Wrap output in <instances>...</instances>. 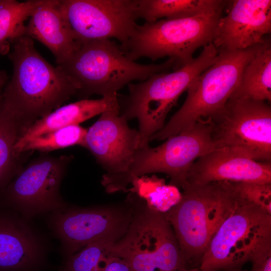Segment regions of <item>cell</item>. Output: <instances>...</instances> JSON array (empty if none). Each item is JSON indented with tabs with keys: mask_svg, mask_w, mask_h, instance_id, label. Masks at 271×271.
<instances>
[{
	"mask_svg": "<svg viewBox=\"0 0 271 271\" xmlns=\"http://www.w3.org/2000/svg\"><path fill=\"white\" fill-rule=\"evenodd\" d=\"M218 59V50L210 43L186 65L172 72L155 73L144 81L130 83L127 94L117 95L120 115L127 121H138L139 147L149 145L151 137L165 125L167 114L180 96Z\"/></svg>",
	"mask_w": 271,
	"mask_h": 271,
	"instance_id": "obj_3",
	"label": "cell"
},
{
	"mask_svg": "<svg viewBox=\"0 0 271 271\" xmlns=\"http://www.w3.org/2000/svg\"><path fill=\"white\" fill-rule=\"evenodd\" d=\"M8 80V76L6 72L0 70V102L2 99L4 88Z\"/></svg>",
	"mask_w": 271,
	"mask_h": 271,
	"instance_id": "obj_29",
	"label": "cell"
},
{
	"mask_svg": "<svg viewBox=\"0 0 271 271\" xmlns=\"http://www.w3.org/2000/svg\"><path fill=\"white\" fill-rule=\"evenodd\" d=\"M116 94L97 99H80L56 108L35 121L23 131L14 146L15 153L18 156L23 154L22 151L24 146L37 136L79 124L100 114L107 107L111 98Z\"/></svg>",
	"mask_w": 271,
	"mask_h": 271,
	"instance_id": "obj_19",
	"label": "cell"
},
{
	"mask_svg": "<svg viewBox=\"0 0 271 271\" xmlns=\"http://www.w3.org/2000/svg\"><path fill=\"white\" fill-rule=\"evenodd\" d=\"M210 117L198 119L188 129L171 136L162 145L139 147L127 171L101 184L108 193L126 190L136 178L153 173L170 178V185L186 189L188 171L199 157L216 149Z\"/></svg>",
	"mask_w": 271,
	"mask_h": 271,
	"instance_id": "obj_7",
	"label": "cell"
},
{
	"mask_svg": "<svg viewBox=\"0 0 271 271\" xmlns=\"http://www.w3.org/2000/svg\"><path fill=\"white\" fill-rule=\"evenodd\" d=\"M104 271H132L128 265L122 259L109 256Z\"/></svg>",
	"mask_w": 271,
	"mask_h": 271,
	"instance_id": "obj_28",
	"label": "cell"
},
{
	"mask_svg": "<svg viewBox=\"0 0 271 271\" xmlns=\"http://www.w3.org/2000/svg\"><path fill=\"white\" fill-rule=\"evenodd\" d=\"M257 46L244 50H218V60L191 82L182 106L150 141L166 140L188 129L200 118L212 119L220 114L239 85Z\"/></svg>",
	"mask_w": 271,
	"mask_h": 271,
	"instance_id": "obj_6",
	"label": "cell"
},
{
	"mask_svg": "<svg viewBox=\"0 0 271 271\" xmlns=\"http://www.w3.org/2000/svg\"><path fill=\"white\" fill-rule=\"evenodd\" d=\"M24 36L44 45L54 56L57 65L65 62L81 44L64 17L58 0H40Z\"/></svg>",
	"mask_w": 271,
	"mask_h": 271,
	"instance_id": "obj_18",
	"label": "cell"
},
{
	"mask_svg": "<svg viewBox=\"0 0 271 271\" xmlns=\"http://www.w3.org/2000/svg\"><path fill=\"white\" fill-rule=\"evenodd\" d=\"M100 115L87 129L82 147L88 150L105 170L101 181H105L127 171L140 147V135L120 115L117 94L111 98Z\"/></svg>",
	"mask_w": 271,
	"mask_h": 271,
	"instance_id": "obj_14",
	"label": "cell"
},
{
	"mask_svg": "<svg viewBox=\"0 0 271 271\" xmlns=\"http://www.w3.org/2000/svg\"><path fill=\"white\" fill-rule=\"evenodd\" d=\"M172 271H200L199 268H186L183 269H179Z\"/></svg>",
	"mask_w": 271,
	"mask_h": 271,
	"instance_id": "obj_31",
	"label": "cell"
},
{
	"mask_svg": "<svg viewBox=\"0 0 271 271\" xmlns=\"http://www.w3.org/2000/svg\"><path fill=\"white\" fill-rule=\"evenodd\" d=\"M222 11L137 24L120 48L134 61L142 57L154 61L169 57L175 61L176 70L193 60L197 49L212 43Z\"/></svg>",
	"mask_w": 271,
	"mask_h": 271,
	"instance_id": "obj_8",
	"label": "cell"
},
{
	"mask_svg": "<svg viewBox=\"0 0 271 271\" xmlns=\"http://www.w3.org/2000/svg\"><path fill=\"white\" fill-rule=\"evenodd\" d=\"M212 138L224 149L260 162L271 161V107L265 101L230 97L214 118Z\"/></svg>",
	"mask_w": 271,
	"mask_h": 271,
	"instance_id": "obj_12",
	"label": "cell"
},
{
	"mask_svg": "<svg viewBox=\"0 0 271 271\" xmlns=\"http://www.w3.org/2000/svg\"><path fill=\"white\" fill-rule=\"evenodd\" d=\"M230 97L271 101V41L264 38L245 66L238 87Z\"/></svg>",
	"mask_w": 271,
	"mask_h": 271,
	"instance_id": "obj_20",
	"label": "cell"
},
{
	"mask_svg": "<svg viewBox=\"0 0 271 271\" xmlns=\"http://www.w3.org/2000/svg\"><path fill=\"white\" fill-rule=\"evenodd\" d=\"M40 0H0V45L24 36L25 22Z\"/></svg>",
	"mask_w": 271,
	"mask_h": 271,
	"instance_id": "obj_23",
	"label": "cell"
},
{
	"mask_svg": "<svg viewBox=\"0 0 271 271\" xmlns=\"http://www.w3.org/2000/svg\"><path fill=\"white\" fill-rule=\"evenodd\" d=\"M227 1L138 0L139 19L153 23L163 18L183 19L223 11Z\"/></svg>",
	"mask_w": 271,
	"mask_h": 271,
	"instance_id": "obj_21",
	"label": "cell"
},
{
	"mask_svg": "<svg viewBox=\"0 0 271 271\" xmlns=\"http://www.w3.org/2000/svg\"><path fill=\"white\" fill-rule=\"evenodd\" d=\"M71 156H41L22 168L0 193V207L30 220L67 206L60 186Z\"/></svg>",
	"mask_w": 271,
	"mask_h": 271,
	"instance_id": "obj_11",
	"label": "cell"
},
{
	"mask_svg": "<svg viewBox=\"0 0 271 271\" xmlns=\"http://www.w3.org/2000/svg\"><path fill=\"white\" fill-rule=\"evenodd\" d=\"M187 181L190 185L217 181L271 184V163L257 162L226 149H217L192 164Z\"/></svg>",
	"mask_w": 271,
	"mask_h": 271,
	"instance_id": "obj_17",
	"label": "cell"
},
{
	"mask_svg": "<svg viewBox=\"0 0 271 271\" xmlns=\"http://www.w3.org/2000/svg\"><path fill=\"white\" fill-rule=\"evenodd\" d=\"M47 216V226L66 259L90 244L119 240L132 220L133 206L127 195L122 202L108 204L81 207L68 204Z\"/></svg>",
	"mask_w": 271,
	"mask_h": 271,
	"instance_id": "obj_10",
	"label": "cell"
},
{
	"mask_svg": "<svg viewBox=\"0 0 271 271\" xmlns=\"http://www.w3.org/2000/svg\"><path fill=\"white\" fill-rule=\"evenodd\" d=\"M71 29L81 42L130 37L139 19L138 0H58Z\"/></svg>",
	"mask_w": 271,
	"mask_h": 271,
	"instance_id": "obj_13",
	"label": "cell"
},
{
	"mask_svg": "<svg viewBox=\"0 0 271 271\" xmlns=\"http://www.w3.org/2000/svg\"><path fill=\"white\" fill-rule=\"evenodd\" d=\"M250 262L251 269L241 271H271V250L256 256Z\"/></svg>",
	"mask_w": 271,
	"mask_h": 271,
	"instance_id": "obj_27",
	"label": "cell"
},
{
	"mask_svg": "<svg viewBox=\"0 0 271 271\" xmlns=\"http://www.w3.org/2000/svg\"><path fill=\"white\" fill-rule=\"evenodd\" d=\"M235 192L271 215V184L253 182H232Z\"/></svg>",
	"mask_w": 271,
	"mask_h": 271,
	"instance_id": "obj_26",
	"label": "cell"
},
{
	"mask_svg": "<svg viewBox=\"0 0 271 271\" xmlns=\"http://www.w3.org/2000/svg\"><path fill=\"white\" fill-rule=\"evenodd\" d=\"M49 237L16 211L0 207V271H35L50 252Z\"/></svg>",
	"mask_w": 271,
	"mask_h": 271,
	"instance_id": "obj_15",
	"label": "cell"
},
{
	"mask_svg": "<svg viewBox=\"0 0 271 271\" xmlns=\"http://www.w3.org/2000/svg\"><path fill=\"white\" fill-rule=\"evenodd\" d=\"M241 200L231 182L189 185L165 212L188 268L199 267L211 239Z\"/></svg>",
	"mask_w": 271,
	"mask_h": 271,
	"instance_id": "obj_2",
	"label": "cell"
},
{
	"mask_svg": "<svg viewBox=\"0 0 271 271\" xmlns=\"http://www.w3.org/2000/svg\"><path fill=\"white\" fill-rule=\"evenodd\" d=\"M213 44L217 50H244L262 43L271 33L270 0L227 1Z\"/></svg>",
	"mask_w": 271,
	"mask_h": 271,
	"instance_id": "obj_16",
	"label": "cell"
},
{
	"mask_svg": "<svg viewBox=\"0 0 271 271\" xmlns=\"http://www.w3.org/2000/svg\"><path fill=\"white\" fill-rule=\"evenodd\" d=\"M133 216L123 236L109 250V256L123 259L132 271H172L188 268L165 212L134 192L128 195Z\"/></svg>",
	"mask_w": 271,
	"mask_h": 271,
	"instance_id": "obj_5",
	"label": "cell"
},
{
	"mask_svg": "<svg viewBox=\"0 0 271 271\" xmlns=\"http://www.w3.org/2000/svg\"><path fill=\"white\" fill-rule=\"evenodd\" d=\"M87 130L75 124L39 135L26 144L22 153L34 150L48 152L74 145L82 147Z\"/></svg>",
	"mask_w": 271,
	"mask_h": 271,
	"instance_id": "obj_24",
	"label": "cell"
},
{
	"mask_svg": "<svg viewBox=\"0 0 271 271\" xmlns=\"http://www.w3.org/2000/svg\"><path fill=\"white\" fill-rule=\"evenodd\" d=\"M114 243L96 242L65 259L58 271H104Z\"/></svg>",
	"mask_w": 271,
	"mask_h": 271,
	"instance_id": "obj_25",
	"label": "cell"
},
{
	"mask_svg": "<svg viewBox=\"0 0 271 271\" xmlns=\"http://www.w3.org/2000/svg\"><path fill=\"white\" fill-rule=\"evenodd\" d=\"M271 249V215L242 198L222 223L200 261V271H241Z\"/></svg>",
	"mask_w": 271,
	"mask_h": 271,
	"instance_id": "obj_9",
	"label": "cell"
},
{
	"mask_svg": "<svg viewBox=\"0 0 271 271\" xmlns=\"http://www.w3.org/2000/svg\"><path fill=\"white\" fill-rule=\"evenodd\" d=\"M61 67L78 85L81 99L93 94L102 97L116 94L134 81H142L151 75L175 69L169 58L161 64H141L129 59L119 45L110 39L82 42Z\"/></svg>",
	"mask_w": 271,
	"mask_h": 271,
	"instance_id": "obj_4",
	"label": "cell"
},
{
	"mask_svg": "<svg viewBox=\"0 0 271 271\" xmlns=\"http://www.w3.org/2000/svg\"><path fill=\"white\" fill-rule=\"evenodd\" d=\"M21 122L0 102V193L22 168L14 146L24 131Z\"/></svg>",
	"mask_w": 271,
	"mask_h": 271,
	"instance_id": "obj_22",
	"label": "cell"
},
{
	"mask_svg": "<svg viewBox=\"0 0 271 271\" xmlns=\"http://www.w3.org/2000/svg\"><path fill=\"white\" fill-rule=\"evenodd\" d=\"M9 43L7 42L0 45V55L5 54L9 52Z\"/></svg>",
	"mask_w": 271,
	"mask_h": 271,
	"instance_id": "obj_30",
	"label": "cell"
},
{
	"mask_svg": "<svg viewBox=\"0 0 271 271\" xmlns=\"http://www.w3.org/2000/svg\"><path fill=\"white\" fill-rule=\"evenodd\" d=\"M10 43L13 74L4 88L2 101L25 130L77 94L79 87L61 67L40 54L31 38L23 36Z\"/></svg>",
	"mask_w": 271,
	"mask_h": 271,
	"instance_id": "obj_1",
	"label": "cell"
}]
</instances>
